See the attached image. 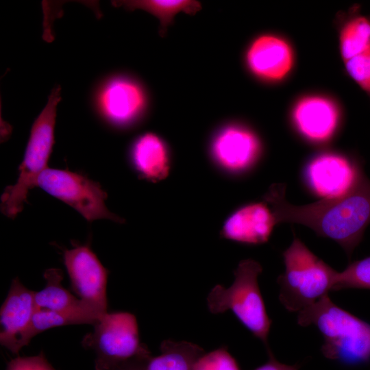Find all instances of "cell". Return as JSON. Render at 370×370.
<instances>
[{
  "label": "cell",
  "instance_id": "obj_22",
  "mask_svg": "<svg viewBox=\"0 0 370 370\" xmlns=\"http://www.w3.org/2000/svg\"><path fill=\"white\" fill-rule=\"evenodd\" d=\"M348 288L370 290V256L354 261L337 273L332 291Z\"/></svg>",
  "mask_w": 370,
  "mask_h": 370
},
{
  "label": "cell",
  "instance_id": "obj_11",
  "mask_svg": "<svg viewBox=\"0 0 370 370\" xmlns=\"http://www.w3.org/2000/svg\"><path fill=\"white\" fill-rule=\"evenodd\" d=\"M146 97L134 81L117 77L106 81L99 89L96 104L101 114L116 125H127L143 111Z\"/></svg>",
  "mask_w": 370,
  "mask_h": 370
},
{
  "label": "cell",
  "instance_id": "obj_9",
  "mask_svg": "<svg viewBox=\"0 0 370 370\" xmlns=\"http://www.w3.org/2000/svg\"><path fill=\"white\" fill-rule=\"evenodd\" d=\"M304 174L313 193L322 199H333L349 193L363 172L358 163L347 157L325 153L307 164Z\"/></svg>",
  "mask_w": 370,
  "mask_h": 370
},
{
  "label": "cell",
  "instance_id": "obj_25",
  "mask_svg": "<svg viewBox=\"0 0 370 370\" xmlns=\"http://www.w3.org/2000/svg\"><path fill=\"white\" fill-rule=\"evenodd\" d=\"M5 370H56L44 353L31 356H17L7 365Z\"/></svg>",
  "mask_w": 370,
  "mask_h": 370
},
{
  "label": "cell",
  "instance_id": "obj_13",
  "mask_svg": "<svg viewBox=\"0 0 370 370\" xmlns=\"http://www.w3.org/2000/svg\"><path fill=\"white\" fill-rule=\"evenodd\" d=\"M246 58L252 73L268 81L283 79L293 62L289 45L282 38L272 35L256 38L248 49Z\"/></svg>",
  "mask_w": 370,
  "mask_h": 370
},
{
  "label": "cell",
  "instance_id": "obj_21",
  "mask_svg": "<svg viewBox=\"0 0 370 370\" xmlns=\"http://www.w3.org/2000/svg\"><path fill=\"white\" fill-rule=\"evenodd\" d=\"M339 40L344 61L370 49V18L357 14L349 18L341 30Z\"/></svg>",
  "mask_w": 370,
  "mask_h": 370
},
{
  "label": "cell",
  "instance_id": "obj_8",
  "mask_svg": "<svg viewBox=\"0 0 370 370\" xmlns=\"http://www.w3.org/2000/svg\"><path fill=\"white\" fill-rule=\"evenodd\" d=\"M63 260L73 291L90 310L101 317L108 312V270L86 245L64 250Z\"/></svg>",
  "mask_w": 370,
  "mask_h": 370
},
{
  "label": "cell",
  "instance_id": "obj_17",
  "mask_svg": "<svg viewBox=\"0 0 370 370\" xmlns=\"http://www.w3.org/2000/svg\"><path fill=\"white\" fill-rule=\"evenodd\" d=\"M43 277L46 282L45 287L39 291H35L34 294L37 308L59 312H86L100 319L80 299L62 286L63 273L61 269H48L45 271Z\"/></svg>",
  "mask_w": 370,
  "mask_h": 370
},
{
  "label": "cell",
  "instance_id": "obj_7",
  "mask_svg": "<svg viewBox=\"0 0 370 370\" xmlns=\"http://www.w3.org/2000/svg\"><path fill=\"white\" fill-rule=\"evenodd\" d=\"M37 186L73 208L89 222L100 219L124 221L107 208V194L101 185L82 174L47 168L39 176Z\"/></svg>",
  "mask_w": 370,
  "mask_h": 370
},
{
  "label": "cell",
  "instance_id": "obj_16",
  "mask_svg": "<svg viewBox=\"0 0 370 370\" xmlns=\"http://www.w3.org/2000/svg\"><path fill=\"white\" fill-rule=\"evenodd\" d=\"M131 158L136 170L147 180L156 182L169 173L170 162L166 146L154 134H144L135 140Z\"/></svg>",
  "mask_w": 370,
  "mask_h": 370
},
{
  "label": "cell",
  "instance_id": "obj_4",
  "mask_svg": "<svg viewBox=\"0 0 370 370\" xmlns=\"http://www.w3.org/2000/svg\"><path fill=\"white\" fill-rule=\"evenodd\" d=\"M262 271L261 265L256 260H242L234 271L232 285L225 288L217 284L208 293L206 300L211 313L232 311L247 329L267 345L271 320L267 314L258 282Z\"/></svg>",
  "mask_w": 370,
  "mask_h": 370
},
{
  "label": "cell",
  "instance_id": "obj_18",
  "mask_svg": "<svg viewBox=\"0 0 370 370\" xmlns=\"http://www.w3.org/2000/svg\"><path fill=\"white\" fill-rule=\"evenodd\" d=\"M160 349V354L149 359L146 370H193L205 354L198 345L186 341L164 340Z\"/></svg>",
  "mask_w": 370,
  "mask_h": 370
},
{
  "label": "cell",
  "instance_id": "obj_15",
  "mask_svg": "<svg viewBox=\"0 0 370 370\" xmlns=\"http://www.w3.org/2000/svg\"><path fill=\"white\" fill-rule=\"evenodd\" d=\"M212 151L217 160L234 171L251 166L259 156L260 145L256 136L241 126H229L215 138Z\"/></svg>",
  "mask_w": 370,
  "mask_h": 370
},
{
  "label": "cell",
  "instance_id": "obj_5",
  "mask_svg": "<svg viewBox=\"0 0 370 370\" xmlns=\"http://www.w3.org/2000/svg\"><path fill=\"white\" fill-rule=\"evenodd\" d=\"M61 88L57 86L51 92L47 105L34 121L23 160L19 166L16 182L8 186L1 198V210L9 218H14L26 201L29 190L37 186L54 143V128L57 106L61 99Z\"/></svg>",
  "mask_w": 370,
  "mask_h": 370
},
{
  "label": "cell",
  "instance_id": "obj_20",
  "mask_svg": "<svg viewBox=\"0 0 370 370\" xmlns=\"http://www.w3.org/2000/svg\"><path fill=\"white\" fill-rule=\"evenodd\" d=\"M112 3L116 6H123L128 10L142 9L153 14L160 19L162 35L176 14L180 12L195 14L201 8L199 2L186 0L119 1H113Z\"/></svg>",
  "mask_w": 370,
  "mask_h": 370
},
{
  "label": "cell",
  "instance_id": "obj_19",
  "mask_svg": "<svg viewBox=\"0 0 370 370\" xmlns=\"http://www.w3.org/2000/svg\"><path fill=\"white\" fill-rule=\"evenodd\" d=\"M99 319L97 317L86 312H59L37 308L28 329L22 338V348L28 345L36 335L50 328L77 324H89L93 326Z\"/></svg>",
  "mask_w": 370,
  "mask_h": 370
},
{
  "label": "cell",
  "instance_id": "obj_10",
  "mask_svg": "<svg viewBox=\"0 0 370 370\" xmlns=\"http://www.w3.org/2000/svg\"><path fill=\"white\" fill-rule=\"evenodd\" d=\"M35 291L18 279L12 280L0 310V344L14 354L22 349L21 340L37 309Z\"/></svg>",
  "mask_w": 370,
  "mask_h": 370
},
{
  "label": "cell",
  "instance_id": "obj_6",
  "mask_svg": "<svg viewBox=\"0 0 370 370\" xmlns=\"http://www.w3.org/2000/svg\"><path fill=\"white\" fill-rule=\"evenodd\" d=\"M93 327L81 344L95 352V370H125L132 363L152 356L147 346L140 341L134 314L107 312Z\"/></svg>",
  "mask_w": 370,
  "mask_h": 370
},
{
  "label": "cell",
  "instance_id": "obj_26",
  "mask_svg": "<svg viewBox=\"0 0 370 370\" xmlns=\"http://www.w3.org/2000/svg\"><path fill=\"white\" fill-rule=\"evenodd\" d=\"M268 360L254 370H299L296 365H288L278 361L269 349Z\"/></svg>",
  "mask_w": 370,
  "mask_h": 370
},
{
  "label": "cell",
  "instance_id": "obj_3",
  "mask_svg": "<svg viewBox=\"0 0 370 370\" xmlns=\"http://www.w3.org/2000/svg\"><path fill=\"white\" fill-rule=\"evenodd\" d=\"M282 256L285 269L278 278L279 300L288 311L298 313L332 291L338 272L297 237Z\"/></svg>",
  "mask_w": 370,
  "mask_h": 370
},
{
  "label": "cell",
  "instance_id": "obj_1",
  "mask_svg": "<svg viewBox=\"0 0 370 370\" xmlns=\"http://www.w3.org/2000/svg\"><path fill=\"white\" fill-rule=\"evenodd\" d=\"M285 185H271L263 197L276 223H299L336 242L350 257L370 223V180L363 174L346 195L302 206L286 199Z\"/></svg>",
  "mask_w": 370,
  "mask_h": 370
},
{
  "label": "cell",
  "instance_id": "obj_23",
  "mask_svg": "<svg viewBox=\"0 0 370 370\" xmlns=\"http://www.w3.org/2000/svg\"><path fill=\"white\" fill-rule=\"evenodd\" d=\"M193 370H241L226 348L205 353L195 362Z\"/></svg>",
  "mask_w": 370,
  "mask_h": 370
},
{
  "label": "cell",
  "instance_id": "obj_12",
  "mask_svg": "<svg viewBox=\"0 0 370 370\" xmlns=\"http://www.w3.org/2000/svg\"><path fill=\"white\" fill-rule=\"evenodd\" d=\"M276 224L271 206L263 199L235 211L225 221L221 234L234 241L259 245L269 240Z\"/></svg>",
  "mask_w": 370,
  "mask_h": 370
},
{
  "label": "cell",
  "instance_id": "obj_27",
  "mask_svg": "<svg viewBox=\"0 0 370 370\" xmlns=\"http://www.w3.org/2000/svg\"><path fill=\"white\" fill-rule=\"evenodd\" d=\"M151 357L139 360L132 363L125 370H146L147 365Z\"/></svg>",
  "mask_w": 370,
  "mask_h": 370
},
{
  "label": "cell",
  "instance_id": "obj_14",
  "mask_svg": "<svg viewBox=\"0 0 370 370\" xmlns=\"http://www.w3.org/2000/svg\"><path fill=\"white\" fill-rule=\"evenodd\" d=\"M293 119L302 136L311 141L322 142L334 133L338 122V111L330 99L310 96L296 103Z\"/></svg>",
  "mask_w": 370,
  "mask_h": 370
},
{
  "label": "cell",
  "instance_id": "obj_2",
  "mask_svg": "<svg viewBox=\"0 0 370 370\" xmlns=\"http://www.w3.org/2000/svg\"><path fill=\"white\" fill-rule=\"evenodd\" d=\"M297 323L317 328L328 359L347 367L370 362V323L335 304L328 295L298 312Z\"/></svg>",
  "mask_w": 370,
  "mask_h": 370
},
{
  "label": "cell",
  "instance_id": "obj_24",
  "mask_svg": "<svg viewBox=\"0 0 370 370\" xmlns=\"http://www.w3.org/2000/svg\"><path fill=\"white\" fill-rule=\"evenodd\" d=\"M350 77L370 97V49L344 61Z\"/></svg>",
  "mask_w": 370,
  "mask_h": 370
}]
</instances>
